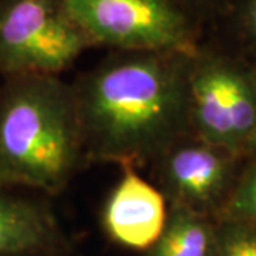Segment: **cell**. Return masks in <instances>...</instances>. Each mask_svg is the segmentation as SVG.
<instances>
[{"label":"cell","mask_w":256,"mask_h":256,"mask_svg":"<svg viewBox=\"0 0 256 256\" xmlns=\"http://www.w3.org/2000/svg\"><path fill=\"white\" fill-rule=\"evenodd\" d=\"M195 54L111 52L82 74L73 87L86 158L134 168L154 164L176 140L191 134Z\"/></svg>","instance_id":"1"},{"label":"cell","mask_w":256,"mask_h":256,"mask_svg":"<svg viewBox=\"0 0 256 256\" xmlns=\"http://www.w3.org/2000/svg\"><path fill=\"white\" fill-rule=\"evenodd\" d=\"M86 160L76 92L60 76L0 82V186L56 194Z\"/></svg>","instance_id":"2"},{"label":"cell","mask_w":256,"mask_h":256,"mask_svg":"<svg viewBox=\"0 0 256 256\" xmlns=\"http://www.w3.org/2000/svg\"><path fill=\"white\" fill-rule=\"evenodd\" d=\"M255 126V66L226 47L201 44L190 73L191 134L239 156Z\"/></svg>","instance_id":"3"},{"label":"cell","mask_w":256,"mask_h":256,"mask_svg":"<svg viewBox=\"0 0 256 256\" xmlns=\"http://www.w3.org/2000/svg\"><path fill=\"white\" fill-rule=\"evenodd\" d=\"M92 47L112 52H181L201 47V22L172 0H63Z\"/></svg>","instance_id":"4"},{"label":"cell","mask_w":256,"mask_h":256,"mask_svg":"<svg viewBox=\"0 0 256 256\" xmlns=\"http://www.w3.org/2000/svg\"><path fill=\"white\" fill-rule=\"evenodd\" d=\"M92 47L63 0H0V78L60 76Z\"/></svg>","instance_id":"5"},{"label":"cell","mask_w":256,"mask_h":256,"mask_svg":"<svg viewBox=\"0 0 256 256\" xmlns=\"http://www.w3.org/2000/svg\"><path fill=\"white\" fill-rule=\"evenodd\" d=\"M236 156L192 134L176 140L156 160L158 190L168 205L210 215L234 190Z\"/></svg>","instance_id":"6"},{"label":"cell","mask_w":256,"mask_h":256,"mask_svg":"<svg viewBox=\"0 0 256 256\" xmlns=\"http://www.w3.org/2000/svg\"><path fill=\"white\" fill-rule=\"evenodd\" d=\"M122 175L102 210V226L111 240L134 250H148L161 236L168 220V202L158 186L146 181L132 165Z\"/></svg>","instance_id":"7"},{"label":"cell","mask_w":256,"mask_h":256,"mask_svg":"<svg viewBox=\"0 0 256 256\" xmlns=\"http://www.w3.org/2000/svg\"><path fill=\"white\" fill-rule=\"evenodd\" d=\"M62 234L44 202L0 186V256L54 255Z\"/></svg>","instance_id":"8"},{"label":"cell","mask_w":256,"mask_h":256,"mask_svg":"<svg viewBox=\"0 0 256 256\" xmlns=\"http://www.w3.org/2000/svg\"><path fill=\"white\" fill-rule=\"evenodd\" d=\"M168 220L146 256H215L218 228L210 215L180 205H168Z\"/></svg>","instance_id":"9"},{"label":"cell","mask_w":256,"mask_h":256,"mask_svg":"<svg viewBox=\"0 0 256 256\" xmlns=\"http://www.w3.org/2000/svg\"><path fill=\"white\" fill-rule=\"evenodd\" d=\"M220 18L234 43L229 50L256 67V0H229Z\"/></svg>","instance_id":"10"},{"label":"cell","mask_w":256,"mask_h":256,"mask_svg":"<svg viewBox=\"0 0 256 256\" xmlns=\"http://www.w3.org/2000/svg\"><path fill=\"white\" fill-rule=\"evenodd\" d=\"M215 256H256V225L226 216L218 228Z\"/></svg>","instance_id":"11"},{"label":"cell","mask_w":256,"mask_h":256,"mask_svg":"<svg viewBox=\"0 0 256 256\" xmlns=\"http://www.w3.org/2000/svg\"><path fill=\"white\" fill-rule=\"evenodd\" d=\"M224 210L228 218L256 225V164L236 181Z\"/></svg>","instance_id":"12"},{"label":"cell","mask_w":256,"mask_h":256,"mask_svg":"<svg viewBox=\"0 0 256 256\" xmlns=\"http://www.w3.org/2000/svg\"><path fill=\"white\" fill-rule=\"evenodd\" d=\"M191 16L204 22L205 18H220L226 9L229 0H172Z\"/></svg>","instance_id":"13"},{"label":"cell","mask_w":256,"mask_h":256,"mask_svg":"<svg viewBox=\"0 0 256 256\" xmlns=\"http://www.w3.org/2000/svg\"><path fill=\"white\" fill-rule=\"evenodd\" d=\"M245 152H248V154H252L254 156H256V126H255V130H254V132H252V136H250V138H249V142H248Z\"/></svg>","instance_id":"14"},{"label":"cell","mask_w":256,"mask_h":256,"mask_svg":"<svg viewBox=\"0 0 256 256\" xmlns=\"http://www.w3.org/2000/svg\"><path fill=\"white\" fill-rule=\"evenodd\" d=\"M47 256H56V255H47Z\"/></svg>","instance_id":"15"}]
</instances>
